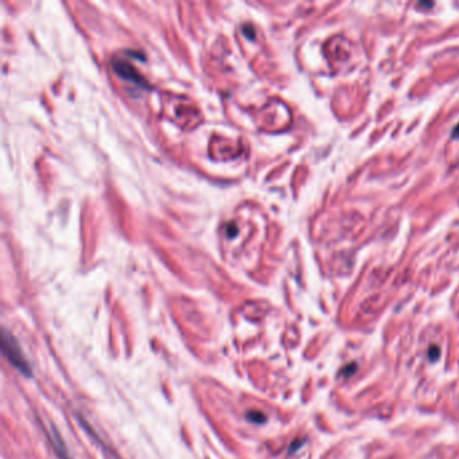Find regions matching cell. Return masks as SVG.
I'll use <instances>...</instances> for the list:
<instances>
[{"label":"cell","mask_w":459,"mask_h":459,"mask_svg":"<svg viewBox=\"0 0 459 459\" xmlns=\"http://www.w3.org/2000/svg\"><path fill=\"white\" fill-rule=\"evenodd\" d=\"M2 347L8 361L11 362L19 372L26 377H33V368L27 361V358L23 354L22 349L16 342L12 334H10L7 330H3V338H2Z\"/></svg>","instance_id":"obj_1"},{"label":"cell","mask_w":459,"mask_h":459,"mask_svg":"<svg viewBox=\"0 0 459 459\" xmlns=\"http://www.w3.org/2000/svg\"><path fill=\"white\" fill-rule=\"evenodd\" d=\"M50 439L51 442H53V448L55 450V452H57V455L59 456V459H70V455L68 454V450H66L65 445H64V442H62V439L59 437V435L57 434V431L55 430L51 431Z\"/></svg>","instance_id":"obj_2"},{"label":"cell","mask_w":459,"mask_h":459,"mask_svg":"<svg viewBox=\"0 0 459 459\" xmlns=\"http://www.w3.org/2000/svg\"><path fill=\"white\" fill-rule=\"evenodd\" d=\"M246 419L249 420L251 423L255 424H263L267 422V418L263 412H259V411H249L246 413Z\"/></svg>","instance_id":"obj_3"},{"label":"cell","mask_w":459,"mask_h":459,"mask_svg":"<svg viewBox=\"0 0 459 459\" xmlns=\"http://www.w3.org/2000/svg\"><path fill=\"white\" fill-rule=\"evenodd\" d=\"M441 347L436 346V345H432V346H430V350H428V360L431 362L437 361L439 357H441Z\"/></svg>","instance_id":"obj_4"},{"label":"cell","mask_w":459,"mask_h":459,"mask_svg":"<svg viewBox=\"0 0 459 459\" xmlns=\"http://www.w3.org/2000/svg\"><path fill=\"white\" fill-rule=\"evenodd\" d=\"M356 369H357V365H356V364H349V365L345 366V368L342 369V376L344 377L351 376V374L356 372Z\"/></svg>","instance_id":"obj_5"},{"label":"cell","mask_w":459,"mask_h":459,"mask_svg":"<svg viewBox=\"0 0 459 459\" xmlns=\"http://www.w3.org/2000/svg\"><path fill=\"white\" fill-rule=\"evenodd\" d=\"M302 445H303V441L295 442V443H293V446H291L293 448H289V451H295V450H298V448H299V446H302Z\"/></svg>","instance_id":"obj_6"},{"label":"cell","mask_w":459,"mask_h":459,"mask_svg":"<svg viewBox=\"0 0 459 459\" xmlns=\"http://www.w3.org/2000/svg\"><path fill=\"white\" fill-rule=\"evenodd\" d=\"M452 136H454V138H459V123L458 126H455L454 131H452Z\"/></svg>","instance_id":"obj_7"}]
</instances>
